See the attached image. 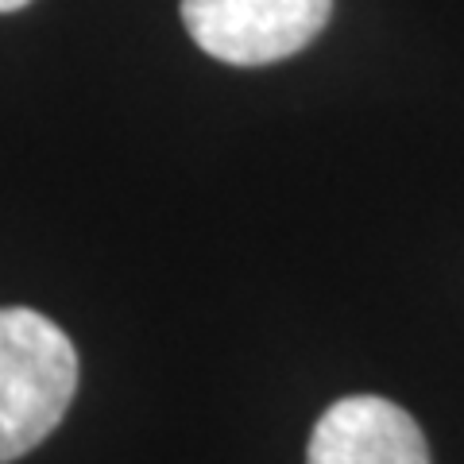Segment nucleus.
Listing matches in <instances>:
<instances>
[{
  "mask_svg": "<svg viewBox=\"0 0 464 464\" xmlns=\"http://www.w3.org/2000/svg\"><path fill=\"white\" fill-rule=\"evenodd\" d=\"M78 391L74 341L27 306L0 310V464L58 430Z\"/></svg>",
  "mask_w": 464,
  "mask_h": 464,
  "instance_id": "f257e3e1",
  "label": "nucleus"
},
{
  "mask_svg": "<svg viewBox=\"0 0 464 464\" xmlns=\"http://www.w3.org/2000/svg\"><path fill=\"white\" fill-rule=\"evenodd\" d=\"M306 464H430V445L399 402L348 395L317 418Z\"/></svg>",
  "mask_w": 464,
  "mask_h": 464,
  "instance_id": "7ed1b4c3",
  "label": "nucleus"
},
{
  "mask_svg": "<svg viewBox=\"0 0 464 464\" xmlns=\"http://www.w3.org/2000/svg\"><path fill=\"white\" fill-rule=\"evenodd\" d=\"M32 0H0V12H16V8H27Z\"/></svg>",
  "mask_w": 464,
  "mask_h": 464,
  "instance_id": "20e7f679",
  "label": "nucleus"
},
{
  "mask_svg": "<svg viewBox=\"0 0 464 464\" xmlns=\"http://www.w3.org/2000/svg\"><path fill=\"white\" fill-rule=\"evenodd\" d=\"M333 0H182L190 39L217 63L267 66L325 32Z\"/></svg>",
  "mask_w": 464,
  "mask_h": 464,
  "instance_id": "f03ea898",
  "label": "nucleus"
}]
</instances>
